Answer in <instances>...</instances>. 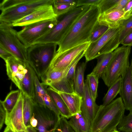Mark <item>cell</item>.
<instances>
[{"mask_svg": "<svg viewBox=\"0 0 132 132\" xmlns=\"http://www.w3.org/2000/svg\"><path fill=\"white\" fill-rule=\"evenodd\" d=\"M132 30V15L128 19L123 20L121 25L119 31L109 41L108 45L109 53L113 51Z\"/></svg>", "mask_w": 132, "mask_h": 132, "instance_id": "18", "label": "cell"}, {"mask_svg": "<svg viewBox=\"0 0 132 132\" xmlns=\"http://www.w3.org/2000/svg\"><path fill=\"white\" fill-rule=\"evenodd\" d=\"M12 56L9 52L0 47V56L4 61Z\"/></svg>", "mask_w": 132, "mask_h": 132, "instance_id": "42", "label": "cell"}, {"mask_svg": "<svg viewBox=\"0 0 132 132\" xmlns=\"http://www.w3.org/2000/svg\"><path fill=\"white\" fill-rule=\"evenodd\" d=\"M125 109L120 97L107 105L99 106L91 124L90 132H111L117 129Z\"/></svg>", "mask_w": 132, "mask_h": 132, "instance_id": "2", "label": "cell"}, {"mask_svg": "<svg viewBox=\"0 0 132 132\" xmlns=\"http://www.w3.org/2000/svg\"><path fill=\"white\" fill-rule=\"evenodd\" d=\"M111 132H120L119 131L117 130V129Z\"/></svg>", "mask_w": 132, "mask_h": 132, "instance_id": "49", "label": "cell"}, {"mask_svg": "<svg viewBox=\"0 0 132 132\" xmlns=\"http://www.w3.org/2000/svg\"><path fill=\"white\" fill-rule=\"evenodd\" d=\"M120 44L125 46H132V30L123 39Z\"/></svg>", "mask_w": 132, "mask_h": 132, "instance_id": "40", "label": "cell"}, {"mask_svg": "<svg viewBox=\"0 0 132 132\" xmlns=\"http://www.w3.org/2000/svg\"><path fill=\"white\" fill-rule=\"evenodd\" d=\"M113 55V52L101 55L97 58V62L92 72L98 79L110 62Z\"/></svg>", "mask_w": 132, "mask_h": 132, "instance_id": "25", "label": "cell"}, {"mask_svg": "<svg viewBox=\"0 0 132 132\" xmlns=\"http://www.w3.org/2000/svg\"><path fill=\"white\" fill-rule=\"evenodd\" d=\"M119 0H102L98 6L100 14L107 11L115 10Z\"/></svg>", "mask_w": 132, "mask_h": 132, "instance_id": "34", "label": "cell"}, {"mask_svg": "<svg viewBox=\"0 0 132 132\" xmlns=\"http://www.w3.org/2000/svg\"><path fill=\"white\" fill-rule=\"evenodd\" d=\"M23 95V114L24 123L26 127L30 125V120L33 113V100L28 96Z\"/></svg>", "mask_w": 132, "mask_h": 132, "instance_id": "28", "label": "cell"}, {"mask_svg": "<svg viewBox=\"0 0 132 132\" xmlns=\"http://www.w3.org/2000/svg\"><path fill=\"white\" fill-rule=\"evenodd\" d=\"M26 67L27 71L22 81L21 91L24 95L34 100L35 97V71L28 62Z\"/></svg>", "mask_w": 132, "mask_h": 132, "instance_id": "20", "label": "cell"}, {"mask_svg": "<svg viewBox=\"0 0 132 132\" xmlns=\"http://www.w3.org/2000/svg\"><path fill=\"white\" fill-rule=\"evenodd\" d=\"M121 25L114 28H109L100 38L90 43L85 53L86 62H87L101 55L107 53V48L109 42L119 31Z\"/></svg>", "mask_w": 132, "mask_h": 132, "instance_id": "10", "label": "cell"}, {"mask_svg": "<svg viewBox=\"0 0 132 132\" xmlns=\"http://www.w3.org/2000/svg\"><path fill=\"white\" fill-rule=\"evenodd\" d=\"M23 95L22 92L17 104L12 111L7 113L5 123L13 130H26L24 122L23 111Z\"/></svg>", "mask_w": 132, "mask_h": 132, "instance_id": "14", "label": "cell"}, {"mask_svg": "<svg viewBox=\"0 0 132 132\" xmlns=\"http://www.w3.org/2000/svg\"><path fill=\"white\" fill-rule=\"evenodd\" d=\"M100 14L98 7L91 6L89 9L73 24L58 44L56 52H61L89 42L92 31L98 21Z\"/></svg>", "mask_w": 132, "mask_h": 132, "instance_id": "1", "label": "cell"}, {"mask_svg": "<svg viewBox=\"0 0 132 132\" xmlns=\"http://www.w3.org/2000/svg\"><path fill=\"white\" fill-rule=\"evenodd\" d=\"M118 129L123 132H132V113H129L123 117L117 127Z\"/></svg>", "mask_w": 132, "mask_h": 132, "instance_id": "32", "label": "cell"}, {"mask_svg": "<svg viewBox=\"0 0 132 132\" xmlns=\"http://www.w3.org/2000/svg\"><path fill=\"white\" fill-rule=\"evenodd\" d=\"M68 121L75 132H90V125L81 112L72 116Z\"/></svg>", "mask_w": 132, "mask_h": 132, "instance_id": "23", "label": "cell"}, {"mask_svg": "<svg viewBox=\"0 0 132 132\" xmlns=\"http://www.w3.org/2000/svg\"><path fill=\"white\" fill-rule=\"evenodd\" d=\"M52 5L54 12L57 16L64 14L77 7L76 6L69 4H53Z\"/></svg>", "mask_w": 132, "mask_h": 132, "instance_id": "36", "label": "cell"}, {"mask_svg": "<svg viewBox=\"0 0 132 132\" xmlns=\"http://www.w3.org/2000/svg\"><path fill=\"white\" fill-rule=\"evenodd\" d=\"M57 45L54 43L36 44L27 48L28 62L39 78L49 68L56 53Z\"/></svg>", "mask_w": 132, "mask_h": 132, "instance_id": "5", "label": "cell"}, {"mask_svg": "<svg viewBox=\"0 0 132 132\" xmlns=\"http://www.w3.org/2000/svg\"><path fill=\"white\" fill-rule=\"evenodd\" d=\"M130 68L131 71V75H132V59L131 61V64L130 65Z\"/></svg>", "mask_w": 132, "mask_h": 132, "instance_id": "47", "label": "cell"}, {"mask_svg": "<svg viewBox=\"0 0 132 132\" xmlns=\"http://www.w3.org/2000/svg\"><path fill=\"white\" fill-rule=\"evenodd\" d=\"M53 132H75L67 119L61 116Z\"/></svg>", "mask_w": 132, "mask_h": 132, "instance_id": "35", "label": "cell"}, {"mask_svg": "<svg viewBox=\"0 0 132 132\" xmlns=\"http://www.w3.org/2000/svg\"><path fill=\"white\" fill-rule=\"evenodd\" d=\"M132 14L122 9L107 11L100 14L98 18L99 23L113 28L119 26L123 21L129 18Z\"/></svg>", "mask_w": 132, "mask_h": 132, "instance_id": "16", "label": "cell"}, {"mask_svg": "<svg viewBox=\"0 0 132 132\" xmlns=\"http://www.w3.org/2000/svg\"><path fill=\"white\" fill-rule=\"evenodd\" d=\"M98 78L92 72L87 76V80L91 95L96 101L97 96V90Z\"/></svg>", "mask_w": 132, "mask_h": 132, "instance_id": "31", "label": "cell"}, {"mask_svg": "<svg viewBox=\"0 0 132 132\" xmlns=\"http://www.w3.org/2000/svg\"><path fill=\"white\" fill-rule=\"evenodd\" d=\"M51 4L52 0H3L0 4V22L12 24Z\"/></svg>", "mask_w": 132, "mask_h": 132, "instance_id": "3", "label": "cell"}, {"mask_svg": "<svg viewBox=\"0 0 132 132\" xmlns=\"http://www.w3.org/2000/svg\"><path fill=\"white\" fill-rule=\"evenodd\" d=\"M0 23V47L16 58L28 62L27 48L19 38L18 31L12 24Z\"/></svg>", "mask_w": 132, "mask_h": 132, "instance_id": "7", "label": "cell"}, {"mask_svg": "<svg viewBox=\"0 0 132 132\" xmlns=\"http://www.w3.org/2000/svg\"><path fill=\"white\" fill-rule=\"evenodd\" d=\"M87 63L86 62H82L77 65L75 75L74 84L75 92L82 97L84 91V76Z\"/></svg>", "mask_w": 132, "mask_h": 132, "instance_id": "24", "label": "cell"}, {"mask_svg": "<svg viewBox=\"0 0 132 132\" xmlns=\"http://www.w3.org/2000/svg\"><path fill=\"white\" fill-rule=\"evenodd\" d=\"M48 86L57 92L68 93H75L74 85L68 81L64 77L59 81Z\"/></svg>", "mask_w": 132, "mask_h": 132, "instance_id": "30", "label": "cell"}, {"mask_svg": "<svg viewBox=\"0 0 132 132\" xmlns=\"http://www.w3.org/2000/svg\"><path fill=\"white\" fill-rule=\"evenodd\" d=\"M3 132H14V131L10 127L7 126Z\"/></svg>", "mask_w": 132, "mask_h": 132, "instance_id": "46", "label": "cell"}, {"mask_svg": "<svg viewBox=\"0 0 132 132\" xmlns=\"http://www.w3.org/2000/svg\"><path fill=\"white\" fill-rule=\"evenodd\" d=\"M58 109L61 116L69 119L72 116L63 100L56 91L50 87L46 89Z\"/></svg>", "mask_w": 132, "mask_h": 132, "instance_id": "22", "label": "cell"}, {"mask_svg": "<svg viewBox=\"0 0 132 132\" xmlns=\"http://www.w3.org/2000/svg\"><path fill=\"white\" fill-rule=\"evenodd\" d=\"M22 92L20 90L11 91L3 101L0 100L7 113L10 112L14 108L20 97Z\"/></svg>", "mask_w": 132, "mask_h": 132, "instance_id": "27", "label": "cell"}, {"mask_svg": "<svg viewBox=\"0 0 132 132\" xmlns=\"http://www.w3.org/2000/svg\"><path fill=\"white\" fill-rule=\"evenodd\" d=\"M52 4L44 6L12 24L13 27L23 26L35 23L56 18Z\"/></svg>", "mask_w": 132, "mask_h": 132, "instance_id": "13", "label": "cell"}, {"mask_svg": "<svg viewBox=\"0 0 132 132\" xmlns=\"http://www.w3.org/2000/svg\"><path fill=\"white\" fill-rule=\"evenodd\" d=\"M30 125L34 128H36L37 125V120L35 117L33 113L30 120Z\"/></svg>", "mask_w": 132, "mask_h": 132, "instance_id": "44", "label": "cell"}, {"mask_svg": "<svg viewBox=\"0 0 132 132\" xmlns=\"http://www.w3.org/2000/svg\"><path fill=\"white\" fill-rule=\"evenodd\" d=\"M121 88L119 93L125 109L132 113V76L130 66L122 77Z\"/></svg>", "mask_w": 132, "mask_h": 132, "instance_id": "17", "label": "cell"}, {"mask_svg": "<svg viewBox=\"0 0 132 132\" xmlns=\"http://www.w3.org/2000/svg\"><path fill=\"white\" fill-rule=\"evenodd\" d=\"M33 113L38 121L37 127L34 128L37 132H53L60 118L54 112L33 100Z\"/></svg>", "mask_w": 132, "mask_h": 132, "instance_id": "9", "label": "cell"}, {"mask_svg": "<svg viewBox=\"0 0 132 132\" xmlns=\"http://www.w3.org/2000/svg\"><path fill=\"white\" fill-rule=\"evenodd\" d=\"M109 28L106 26L100 24L98 21L92 31L89 42L91 43L98 39L103 35Z\"/></svg>", "mask_w": 132, "mask_h": 132, "instance_id": "33", "label": "cell"}, {"mask_svg": "<svg viewBox=\"0 0 132 132\" xmlns=\"http://www.w3.org/2000/svg\"><path fill=\"white\" fill-rule=\"evenodd\" d=\"M99 107L93 99L86 80L85 83L84 93L80 107L81 114L90 124L94 119Z\"/></svg>", "mask_w": 132, "mask_h": 132, "instance_id": "15", "label": "cell"}, {"mask_svg": "<svg viewBox=\"0 0 132 132\" xmlns=\"http://www.w3.org/2000/svg\"><path fill=\"white\" fill-rule=\"evenodd\" d=\"M6 112L2 103L0 102V129H1L5 123Z\"/></svg>", "mask_w": 132, "mask_h": 132, "instance_id": "39", "label": "cell"}, {"mask_svg": "<svg viewBox=\"0 0 132 132\" xmlns=\"http://www.w3.org/2000/svg\"><path fill=\"white\" fill-rule=\"evenodd\" d=\"M45 105L50 110L54 112L59 117H60L59 111L53 100L47 91L44 97Z\"/></svg>", "mask_w": 132, "mask_h": 132, "instance_id": "37", "label": "cell"}, {"mask_svg": "<svg viewBox=\"0 0 132 132\" xmlns=\"http://www.w3.org/2000/svg\"><path fill=\"white\" fill-rule=\"evenodd\" d=\"M123 10L125 12L132 14V0H129Z\"/></svg>", "mask_w": 132, "mask_h": 132, "instance_id": "43", "label": "cell"}, {"mask_svg": "<svg viewBox=\"0 0 132 132\" xmlns=\"http://www.w3.org/2000/svg\"><path fill=\"white\" fill-rule=\"evenodd\" d=\"M80 54L73 62L67 68L60 69L48 68L40 78L42 84L43 86H48L61 80L65 76L70 68L78 59Z\"/></svg>", "mask_w": 132, "mask_h": 132, "instance_id": "19", "label": "cell"}, {"mask_svg": "<svg viewBox=\"0 0 132 132\" xmlns=\"http://www.w3.org/2000/svg\"><path fill=\"white\" fill-rule=\"evenodd\" d=\"M57 92L63 100L72 116L81 112L82 97L75 93H68Z\"/></svg>", "mask_w": 132, "mask_h": 132, "instance_id": "21", "label": "cell"}, {"mask_svg": "<svg viewBox=\"0 0 132 132\" xmlns=\"http://www.w3.org/2000/svg\"><path fill=\"white\" fill-rule=\"evenodd\" d=\"M26 132H37L30 125L26 127Z\"/></svg>", "mask_w": 132, "mask_h": 132, "instance_id": "45", "label": "cell"}, {"mask_svg": "<svg viewBox=\"0 0 132 132\" xmlns=\"http://www.w3.org/2000/svg\"><path fill=\"white\" fill-rule=\"evenodd\" d=\"M91 6L85 5L77 7L57 16L56 24L47 33L37 39L33 44L54 43L58 45L75 22Z\"/></svg>", "mask_w": 132, "mask_h": 132, "instance_id": "4", "label": "cell"}, {"mask_svg": "<svg viewBox=\"0 0 132 132\" xmlns=\"http://www.w3.org/2000/svg\"><path fill=\"white\" fill-rule=\"evenodd\" d=\"M12 130L14 132H26L25 131H17L15 130Z\"/></svg>", "mask_w": 132, "mask_h": 132, "instance_id": "48", "label": "cell"}, {"mask_svg": "<svg viewBox=\"0 0 132 132\" xmlns=\"http://www.w3.org/2000/svg\"><path fill=\"white\" fill-rule=\"evenodd\" d=\"M131 49V46L123 45L113 51L112 58L101 77L108 87L120 77H122L129 67Z\"/></svg>", "mask_w": 132, "mask_h": 132, "instance_id": "6", "label": "cell"}, {"mask_svg": "<svg viewBox=\"0 0 132 132\" xmlns=\"http://www.w3.org/2000/svg\"><path fill=\"white\" fill-rule=\"evenodd\" d=\"M122 78L120 77L109 87L107 92L103 99V106H106L110 104L119 93L121 88Z\"/></svg>", "mask_w": 132, "mask_h": 132, "instance_id": "26", "label": "cell"}, {"mask_svg": "<svg viewBox=\"0 0 132 132\" xmlns=\"http://www.w3.org/2000/svg\"><path fill=\"white\" fill-rule=\"evenodd\" d=\"M90 43L87 42L62 52H56L48 68L60 69L67 68L81 53L86 50Z\"/></svg>", "mask_w": 132, "mask_h": 132, "instance_id": "11", "label": "cell"}, {"mask_svg": "<svg viewBox=\"0 0 132 132\" xmlns=\"http://www.w3.org/2000/svg\"><path fill=\"white\" fill-rule=\"evenodd\" d=\"M102 0H77V6L85 5L98 6Z\"/></svg>", "mask_w": 132, "mask_h": 132, "instance_id": "38", "label": "cell"}, {"mask_svg": "<svg viewBox=\"0 0 132 132\" xmlns=\"http://www.w3.org/2000/svg\"><path fill=\"white\" fill-rule=\"evenodd\" d=\"M35 86V97L34 101L41 105H45L44 97L46 92L45 89L40 82L39 78L35 73H34Z\"/></svg>", "mask_w": 132, "mask_h": 132, "instance_id": "29", "label": "cell"}, {"mask_svg": "<svg viewBox=\"0 0 132 132\" xmlns=\"http://www.w3.org/2000/svg\"><path fill=\"white\" fill-rule=\"evenodd\" d=\"M57 19L44 20L24 26L18 32V37L27 48L48 32L56 24Z\"/></svg>", "mask_w": 132, "mask_h": 132, "instance_id": "8", "label": "cell"}, {"mask_svg": "<svg viewBox=\"0 0 132 132\" xmlns=\"http://www.w3.org/2000/svg\"><path fill=\"white\" fill-rule=\"evenodd\" d=\"M77 0H52V4H66L77 6Z\"/></svg>", "mask_w": 132, "mask_h": 132, "instance_id": "41", "label": "cell"}, {"mask_svg": "<svg viewBox=\"0 0 132 132\" xmlns=\"http://www.w3.org/2000/svg\"><path fill=\"white\" fill-rule=\"evenodd\" d=\"M5 61L8 77L21 91L22 81L27 71V62L23 61L13 56Z\"/></svg>", "mask_w": 132, "mask_h": 132, "instance_id": "12", "label": "cell"}]
</instances>
